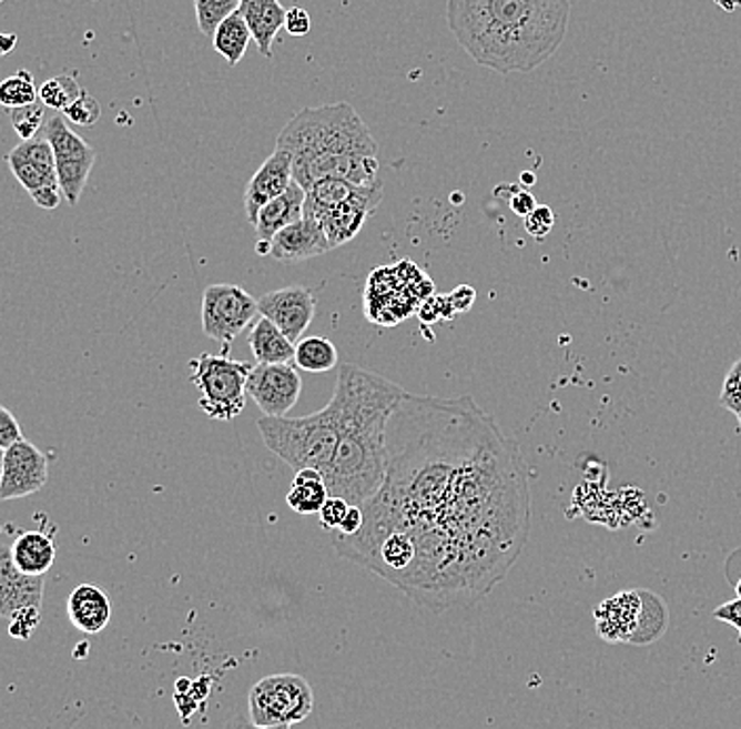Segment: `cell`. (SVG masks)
I'll return each instance as SVG.
<instances>
[{
  "label": "cell",
  "mask_w": 741,
  "mask_h": 729,
  "mask_svg": "<svg viewBox=\"0 0 741 729\" xmlns=\"http://www.w3.org/2000/svg\"><path fill=\"white\" fill-rule=\"evenodd\" d=\"M358 534L331 531L348 561L434 611L501 583L531 531L527 462L473 396L412 395L386 428V473Z\"/></svg>",
  "instance_id": "obj_1"
},
{
  "label": "cell",
  "mask_w": 741,
  "mask_h": 729,
  "mask_svg": "<svg viewBox=\"0 0 741 729\" xmlns=\"http://www.w3.org/2000/svg\"><path fill=\"white\" fill-rule=\"evenodd\" d=\"M571 0H447L459 47L499 74H529L548 62L569 32Z\"/></svg>",
  "instance_id": "obj_2"
},
{
  "label": "cell",
  "mask_w": 741,
  "mask_h": 729,
  "mask_svg": "<svg viewBox=\"0 0 741 729\" xmlns=\"http://www.w3.org/2000/svg\"><path fill=\"white\" fill-rule=\"evenodd\" d=\"M405 391L354 363L339 367L333 401L339 443L323 473L329 496L363 506L379 492L386 473V428Z\"/></svg>",
  "instance_id": "obj_3"
},
{
  "label": "cell",
  "mask_w": 741,
  "mask_h": 729,
  "mask_svg": "<svg viewBox=\"0 0 741 729\" xmlns=\"http://www.w3.org/2000/svg\"><path fill=\"white\" fill-rule=\"evenodd\" d=\"M276 148L291 154L293 182L304 190L327 178L356 186L382 184L379 146L361 114L346 102L300 110L278 133Z\"/></svg>",
  "instance_id": "obj_4"
},
{
  "label": "cell",
  "mask_w": 741,
  "mask_h": 729,
  "mask_svg": "<svg viewBox=\"0 0 741 729\" xmlns=\"http://www.w3.org/2000/svg\"><path fill=\"white\" fill-rule=\"evenodd\" d=\"M257 428L270 452L285 459L295 473L314 468L323 475L339 443V414L333 398L309 416H262Z\"/></svg>",
  "instance_id": "obj_5"
},
{
  "label": "cell",
  "mask_w": 741,
  "mask_h": 729,
  "mask_svg": "<svg viewBox=\"0 0 741 729\" xmlns=\"http://www.w3.org/2000/svg\"><path fill=\"white\" fill-rule=\"evenodd\" d=\"M433 292L430 276L412 260H403L370 272L363 306L369 321L392 327L417 313Z\"/></svg>",
  "instance_id": "obj_6"
},
{
  "label": "cell",
  "mask_w": 741,
  "mask_h": 729,
  "mask_svg": "<svg viewBox=\"0 0 741 729\" xmlns=\"http://www.w3.org/2000/svg\"><path fill=\"white\" fill-rule=\"evenodd\" d=\"M190 379L201 391V409L211 419L230 422L245 409L247 377L253 369L247 361L224 355H201L190 361Z\"/></svg>",
  "instance_id": "obj_7"
},
{
  "label": "cell",
  "mask_w": 741,
  "mask_h": 729,
  "mask_svg": "<svg viewBox=\"0 0 741 729\" xmlns=\"http://www.w3.org/2000/svg\"><path fill=\"white\" fill-rule=\"evenodd\" d=\"M314 710V693L300 675H270L248 693V719L255 726H293Z\"/></svg>",
  "instance_id": "obj_8"
},
{
  "label": "cell",
  "mask_w": 741,
  "mask_h": 729,
  "mask_svg": "<svg viewBox=\"0 0 741 729\" xmlns=\"http://www.w3.org/2000/svg\"><path fill=\"white\" fill-rule=\"evenodd\" d=\"M257 314V300L238 285L217 283L209 285L203 293V334L222 344L224 356Z\"/></svg>",
  "instance_id": "obj_9"
},
{
  "label": "cell",
  "mask_w": 741,
  "mask_h": 729,
  "mask_svg": "<svg viewBox=\"0 0 741 729\" xmlns=\"http://www.w3.org/2000/svg\"><path fill=\"white\" fill-rule=\"evenodd\" d=\"M44 138L53 148L55 171L62 194L70 205H77L83 196L87 180L95 165V150L72 131L63 117H53L44 123Z\"/></svg>",
  "instance_id": "obj_10"
},
{
  "label": "cell",
  "mask_w": 741,
  "mask_h": 729,
  "mask_svg": "<svg viewBox=\"0 0 741 729\" xmlns=\"http://www.w3.org/2000/svg\"><path fill=\"white\" fill-rule=\"evenodd\" d=\"M7 163L39 207L53 211L62 203L63 194L58 182L53 148L44 135L13 148L7 154Z\"/></svg>",
  "instance_id": "obj_11"
},
{
  "label": "cell",
  "mask_w": 741,
  "mask_h": 729,
  "mask_svg": "<svg viewBox=\"0 0 741 729\" xmlns=\"http://www.w3.org/2000/svg\"><path fill=\"white\" fill-rule=\"evenodd\" d=\"M247 395L264 416H287L302 396V375L291 363H257L247 377Z\"/></svg>",
  "instance_id": "obj_12"
},
{
  "label": "cell",
  "mask_w": 741,
  "mask_h": 729,
  "mask_svg": "<svg viewBox=\"0 0 741 729\" xmlns=\"http://www.w3.org/2000/svg\"><path fill=\"white\" fill-rule=\"evenodd\" d=\"M49 479V462L28 438H20L4 449L0 502L20 500L41 492Z\"/></svg>",
  "instance_id": "obj_13"
},
{
  "label": "cell",
  "mask_w": 741,
  "mask_h": 729,
  "mask_svg": "<svg viewBox=\"0 0 741 729\" xmlns=\"http://www.w3.org/2000/svg\"><path fill=\"white\" fill-rule=\"evenodd\" d=\"M257 308L264 318H268L293 344H297L314 321L316 297L308 287L291 285L285 290L264 293L257 300Z\"/></svg>",
  "instance_id": "obj_14"
},
{
  "label": "cell",
  "mask_w": 741,
  "mask_h": 729,
  "mask_svg": "<svg viewBox=\"0 0 741 729\" xmlns=\"http://www.w3.org/2000/svg\"><path fill=\"white\" fill-rule=\"evenodd\" d=\"M382 199H384V184H377L363 188L351 201L329 209L318 222L325 230L331 250H337L352 241L382 205Z\"/></svg>",
  "instance_id": "obj_15"
},
{
  "label": "cell",
  "mask_w": 741,
  "mask_h": 729,
  "mask_svg": "<svg viewBox=\"0 0 741 729\" xmlns=\"http://www.w3.org/2000/svg\"><path fill=\"white\" fill-rule=\"evenodd\" d=\"M44 576L21 574L11 559V546L0 544V618L11 620L26 609H42Z\"/></svg>",
  "instance_id": "obj_16"
},
{
  "label": "cell",
  "mask_w": 741,
  "mask_h": 729,
  "mask_svg": "<svg viewBox=\"0 0 741 729\" xmlns=\"http://www.w3.org/2000/svg\"><path fill=\"white\" fill-rule=\"evenodd\" d=\"M291 184H293L291 154L283 148H276L248 180L245 190V213L248 224L255 226L260 211L266 207L270 201L285 194Z\"/></svg>",
  "instance_id": "obj_17"
},
{
  "label": "cell",
  "mask_w": 741,
  "mask_h": 729,
  "mask_svg": "<svg viewBox=\"0 0 741 729\" xmlns=\"http://www.w3.org/2000/svg\"><path fill=\"white\" fill-rule=\"evenodd\" d=\"M642 611L640 590H621L618 595L605 599L595 609V620L600 639L609 644H630L639 628Z\"/></svg>",
  "instance_id": "obj_18"
},
{
  "label": "cell",
  "mask_w": 741,
  "mask_h": 729,
  "mask_svg": "<svg viewBox=\"0 0 741 729\" xmlns=\"http://www.w3.org/2000/svg\"><path fill=\"white\" fill-rule=\"evenodd\" d=\"M327 251H331L329 241L321 222L306 215L300 222L281 230L270 243V255L283 264L312 260Z\"/></svg>",
  "instance_id": "obj_19"
},
{
  "label": "cell",
  "mask_w": 741,
  "mask_h": 729,
  "mask_svg": "<svg viewBox=\"0 0 741 729\" xmlns=\"http://www.w3.org/2000/svg\"><path fill=\"white\" fill-rule=\"evenodd\" d=\"M304 203H306V190L297 182H293L285 194L270 201L268 205L260 211L257 222L253 226L257 232V253H270L272 239L281 230L304 217Z\"/></svg>",
  "instance_id": "obj_20"
},
{
  "label": "cell",
  "mask_w": 741,
  "mask_h": 729,
  "mask_svg": "<svg viewBox=\"0 0 741 729\" xmlns=\"http://www.w3.org/2000/svg\"><path fill=\"white\" fill-rule=\"evenodd\" d=\"M68 618L84 635H98L112 618L108 595L95 584H81L68 597Z\"/></svg>",
  "instance_id": "obj_21"
},
{
  "label": "cell",
  "mask_w": 741,
  "mask_h": 729,
  "mask_svg": "<svg viewBox=\"0 0 741 729\" xmlns=\"http://www.w3.org/2000/svg\"><path fill=\"white\" fill-rule=\"evenodd\" d=\"M241 16L264 58H272V47L281 28H285L287 9L281 0H241Z\"/></svg>",
  "instance_id": "obj_22"
},
{
  "label": "cell",
  "mask_w": 741,
  "mask_h": 729,
  "mask_svg": "<svg viewBox=\"0 0 741 729\" xmlns=\"http://www.w3.org/2000/svg\"><path fill=\"white\" fill-rule=\"evenodd\" d=\"M58 546L53 534L42 529L20 531V536L11 544V559L21 574L28 576H47L55 563Z\"/></svg>",
  "instance_id": "obj_23"
},
{
  "label": "cell",
  "mask_w": 741,
  "mask_h": 729,
  "mask_svg": "<svg viewBox=\"0 0 741 729\" xmlns=\"http://www.w3.org/2000/svg\"><path fill=\"white\" fill-rule=\"evenodd\" d=\"M248 346L255 361L262 365L291 363L295 358V344L264 316L253 323L248 332Z\"/></svg>",
  "instance_id": "obj_24"
},
{
  "label": "cell",
  "mask_w": 741,
  "mask_h": 729,
  "mask_svg": "<svg viewBox=\"0 0 741 729\" xmlns=\"http://www.w3.org/2000/svg\"><path fill=\"white\" fill-rule=\"evenodd\" d=\"M329 500V489L325 479L314 468H302L295 473V479L287 494L288 508L302 517L318 515L325 502Z\"/></svg>",
  "instance_id": "obj_25"
},
{
  "label": "cell",
  "mask_w": 741,
  "mask_h": 729,
  "mask_svg": "<svg viewBox=\"0 0 741 729\" xmlns=\"http://www.w3.org/2000/svg\"><path fill=\"white\" fill-rule=\"evenodd\" d=\"M251 39L253 37L248 32L247 23L243 20L241 11H236L217 26L213 34V47L234 68L245 58Z\"/></svg>",
  "instance_id": "obj_26"
},
{
  "label": "cell",
  "mask_w": 741,
  "mask_h": 729,
  "mask_svg": "<svg viewBox=\"0 0 741 729\" xmlns=\"http://www.w3.org/2000/svg\"><path fill=\"white\" fill-rule=\"evenodd\" d=\"M295 365L308 374H327L337 367V348L327 337H306L295 344Z\"/></svg>",
  "instance_id": "obj_27"
},
{
  "label": "cell",
  "mask_w": 741,
  "mask_h": 729,
  "mask_svg": "<svg viewBox=\"0 0 741 729\" xmlns=\"http://www.w3.org/2000/svg\"><path fill=\"white\" fill-rule=\"evenodd\" d=\"M640 595H642V611H640L639 628L630 644L644 646L659 639L668 628V607L661 597L649 590H640Z\"/></svg>",
  "instance_id": "obj_28"
},
{
  "label": "cell",
  "mask_w": 741,
  "mask_h": 729,
  "mask_svg": "<svg viewBox=\"0 0 741 729\" xmlns=\"http://www.w3.org/2000/svg\"><path fill=\"white\" fill-rule=\"evenodd\" d=\"M37 102H39V89L28 70H21L0 83V105L16 110Z\"/></svg>",
  "instance_id": "obj_29"
},
{
  "label": "cell",
  "mask_w": 741,
  "mask_h": 729,
  "mask_svg": "<svg viewBox=\"0 0 741 729\" xmlns=\"http://www.w3.org/2000/svg\"><path fill=\"white\" fill-rule=\"evenodd\" d=\"M81 87L72 77H53L39 87V100L44 108H51L55 112H63L65 108L74 104L81 95Z\"/></svg>",
  "instance_id": "obj_30"
},
{
  "label": "cell",
  "mask_w": 741,
  "mask_h": 729,
  "mask_svg": "<svg viewBox=\"0 0 741 729\" xmlns=\"http://www.w3.org/2000/svg\"><path fill=\"white\" fill-rule=\"evenodd\" d=\"M241 9V0H194L196 23L205 37L215 34L217 26Z\"/></svg>",
  "instance_id": "obj_31"
},
{
  "label": "cell",
  "mask_w": 741,
  "mask_h": 729,
  "mask_svg": "<svg viewBox=\"0 0 741 729\" xmlns=\"http://www.w3.org/2000/svg\"><path fill=\"white\" fill-rule=\"evenodd\" d=\"M11 123H13L16 133L20 135L21 142H30L39 138V131L44 129V105L37 102V104L16 108L11 112Z\"/></svg>",
  "instance_id": "obj_32"
},
{
  "label": "cell",
  "mask_w": 741,
  "mask_h": 729,
  "mask_svg": "<svg viewBox=\"0 0 741 729\" xmlns=\"http://www.w3.org/2000/svg\"><path fill=\"white\" fill-rule=\"evenodd\" d=\"M63 117H65L68 121H72L74 125L91 126L100 121V117H102V108H100L95 98H91L89 93H84L83 91L74 104L63 110Z\"/></svg>",
  "instance_id": "obj_33"
},
{
  "label": "cell",
  "mask_w": 741,
  "mask_h": 729,
  "mask_svg": "<svg viewBox=\"0 0 741 729\" xmlns=\"http://www.w3.org/2000/svg\"><path fill=\"white\" fill-rule=\"evenodd\" d=\"M721 407L733 412V414H740L741 412V358H738L731 365L729 374L724 375L721 391Z\"/></svg>",
  "instance_id": "obj_34"
},
{
  "label": "cell",
  "mask_w": 741,
  "mask_h": 729,
  "mask_svg": "<svg viewBox=\"0 0 741 729\" xmlns=\"http://www.w3.org/2000/svg\"><path fill=\"white\" fill-rule=\"evenodd\" d=\"M525 229L534 239H544L555 229V211L546 205H537L534 213L525 217Z\"/></svg>",
  "instance_id": "obj_35"
},
{
  "label": "cell",
  "mask_w": 741,
  "mask_h": 729,
  "mask_svg": "<svg viewBox=\"0 0 741 729\" xmlns=\"http://www.w3.org/2000/svg\"><path fill=\"white\" fill-rule=\"evenodd\" d=\"M351 510V504L342 498H333L329 496V500L325 502V506L321 508L318 517H321V525L327 529V531H335L342 522L346 519Z\"/></svg>",
  "instance_id": "obj_36"
},
{
  "label": "cell",
  "mask_w": 741,
  "mask_h": 729,
  "mask_svg": "<svg viewBox=\"0 0 741 729\" xmlns=\"http://www.w3.org/2000/svg\"><path fill=\"white\" fill-rule=\"evenodd\" d=\"M20 438H23V435L18 417L0 405V449H9Z\"/></svg>",
  "instance_id": "obj_37"
},
{
  "label": "cell",
  "mask_w": 741,
  "mask_h": 729,
  "mask_svg": "<svg viewBox=\"0 0 741 729\" xmlns=\"http://www.w3.org/2000/svg\"><path fill=\"white\" fill-rule=\"evenodd\" d=\"M285 28H287L291 37H306L312 28V20H309L308 11L302 7H293L288 9L287 18H285Z\"/></svg>",
  "instance_id": "obj_38"
},
{
  "label": "cell",
  "mask_w": 741,
  "mask_h": 729,
  "mask_svg": "<svg viewBox=\"0 0 741 729\" xmlns=\"http://www.w3.org/2000/svg\"><path fill=\"white\" fill-rule=\"evenodd\" d=\"M712 616H714L717 620H721V622L735 626V628L740 630L741 637V599H733V601H729V604L717 607Z\"/></svg>",
  "instance_id": "obj_39"
},
{
  "label": "cell",
  "mask_w": 741,
  "mask_h": 729,
  "mask_svg": "<svg viewBox=\"0 0 741 729\" xmlns=\"http://www.w3.org/2000/svg\"><path fill=\"white\" fill-rule=\"evenodd\" d=\"M510 207H512L516 215L527 217L529 213H534L537 209L536 196L531 192H527V190H518L516 194L510 196Z\"/></svg>",
  "instance_id": "obj_40"
},
{
  "label": "cell",
  "mask_w": 741,
  "mask_h": 729,
  "mask_svg": "<svg viewBox=\"0 0 741 729\" xmlns=\"http://www.w3.org/2000/svg\"><path fill=\"white\" fill-rule=\"evenodd\" d=\"M363 522H365V515H363V508L361 506H351L346 519L342 522V525L335 529L339 536H354L361 531L363 527Z\"/></svg>",
  "instance_id": "obj_41"
},
{
  "label": "cell",
  "mask_w": 741,
  "mask_h": 729,
  "mask_svg": "<svg viewBox=\"0 0 741 729\" xmlns=\"http://www.w3.org/2000/svg\"><path fill=\"white\" fill-rule=\"evenodd\" d=\"M226 729H291L288 726H255L251 719L243 717H232L226 723Z\"/></svg>",
  "instance_id": "obj_42"
},
{
  "label": "cell",
  "mask_w": 741,
  "mask_h": 729,
  "mask_svg": "<svg viewBox=\"0 0 741 729\" xmlns=\"http://www.w3.org/2000/svg\"><path fill=\"white\" fill-rule=\"evenodd\" d=\"M16 44H18V34H2L0 32V58L11 53L16 49Z\"/></svg>",
  "instance_id": "obj_43"
},
{
  "label": "cell",
  "mask_w": 741,
  "mask_h": 729,
  "mask_svg": "<svg viewBox=\"0 0 741 729\" xmlns=\"http://www.w3.org/2000/svg\"><path fill=\"white\" fill-rule=\"evenodd\" d=\"M522 178H525V184H536V175H531V173H522Z\"/></svg>",
  "instance_id": "obj_44"
},
{
  "label": "cell",
  "mask_w": 741,
  "mask_h": 729,
  "mask_svg": "<svg viewBox=\"0 0 741 729\" xmlns=\"http://www.w3.org/2000/svg\"><path fill=\"white\" fill-rule=\"evenodd\" d=\"M2 468H4V449H0V483H2Z\"/></svg>",
  "instance_id": "obj_45"
},
{
  "label": "cell",
  "mask_w": 741,
  "mask_h": 729,
  "mask_svg": "<svg viewBox=\"0 0 741 729\" xmlns=\"http://www.w3.org/2000/svg\"><path fill=\"white\" fill-rule=\"evenodd\" d=\"M735 595H738V599H741V578L740 583L735 584Z\"/></svg>",
  "instance_id": "obj_46"
},
{
  "label": "cell",
  "mask_w": 741,
  "mask_h": 729,
  "mask_svg": "<svg viewBox=\"0 0 741 729\" xmlns=\"http://www.w3.org/2000/svg\"><path fill=\"white\" fill-rule=\"evenodd\" d=\"M735 416H738V422H740V428H741V412L740 414H735Z\"/></svg>",
  "instance_id": "obj_47"
}]
</instances>
